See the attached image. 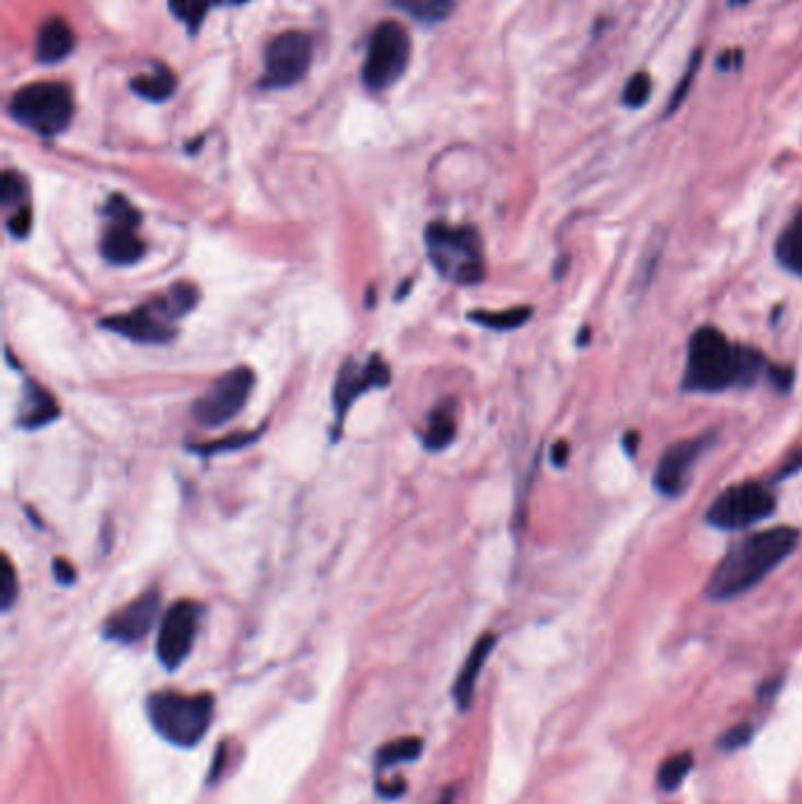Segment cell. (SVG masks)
I'll return each instance as SVG.
<instances>
[{"instance_id":"cell-1","label":"cell","mask_w":802,"mask_h":804,"mask_svg":"<svg viewBox=\"0 0 802 804\" xmlns=\"http://www.w3.org/2000/svg\"><path fill=\"white\" fill-rule=\"evenodd\" d=\"M798 541L800 532L793 527H772L744 536L716 567L706 583V595L720 603L756 589L793 554Z\"/></svg>"},{"instance_id":"cell-2","label":"cell","mask_w":802,"mask_h":804,"mask_svg":"<svg viewBox=\"0 0 802 804\" xmlns=\"http://www.w3.org/2000/svg\"><path fill=\"white\" fill-rule=\"evenodd\" d=\"M765 368V358L736 346L716 327H699L689 339L685 388L720 393L732 386H751Z\"/></svg>"},{"instance_id":"cell-3","label":"cell","mask_w":802,"mask_h":804,"mask_svg":"<svg viewBox=\"0 0 802 804\" xmlns=\"http://www.w3.org/2000/svg\"><path fill=\"white\" fill-rule=\"evenodd\" d=\"M200 292L191 282H175L163 294L128 313L104 318L102 327L135 343L161 346L177 337V323L198 304Z\"/></svg>"},{"instance_id":"cell-4","label":"cell","mask_w":802,"mask_h":804,"mask_svg":"<svg viewBox=\"0 0 802 804\" xmlns=\"http://www.w3.org/2000/svg\"><path fill=\"white\" fill-rule=\"evenodd\" d=\"M423 241L435 271L454 286H478L485 278L483 241L474 226L433 222Z\"/></svg>"},{"instance_id":"cell-5","label":"cell","mask_w":802,"mask_h":804,"mask_svg":"<svg viewBox=\"0 0 802 804\" xmlns=\"http://www.w3.org/2000/svg\"><path fill=\"white\" fill-rule=\"evenodd\" d=\"M214 715L212 694L159 691L149 699V720L165 741L179 748L198 746Z\"/></svg>"},{"instance_id":"cell-6","label":"cell","mask_w":802,"mask_h":804,"mask_svg":"<svg viewBox=\"0 0 802 804\" xmlns=\"http://www.w3.org/2000/svg\"><path fill=\"white\" fill-rule=\"evenodd\" d=\"M10 116L40 137H57L73 120V97L65 83H34L10 100Z\"/></svg>"},{"instance_id":"cell-7","label":"cell","mask_w":802,"mask_h":804,"mask_svg":"<svg viewBox=\"0 0 802 804\" xmlns=\"http://www.w3.org/2000/svg\"><path fill=\"white\" fill-rule=\"evenodd\" d=\"M410 36L398 22H382L370 38L363 65V83L372 92H384L396 85L410 65Z\"/></svg>"},{"instance_id":"cell-8","label":"cell","mask_w":802,"mask_h":804,"mask_svg":"<svg viewBox=\"0 0 802 804\" xmlns=\"http://www.w3.org/2000/svg\"><path fill=\"white\" fill-rule=\"evenodd\" d=\"M775 509L777 501L767 487H763L760 482H744L718 494L711 509L706 511V520L718 529L739 532L769 517Z\"/></svg>"},{"instance_id":"cell-9","label":"cell","mask_w":802,"mask_h":804,"mask_svg":"<svg viewBox=\"0 0 802 804\" xmlns=\"http://www.w3.org/2000/svg\"><path fill=\"white\" fill-rule=\"evenodd\" d=\"M255 388V372L249 368H235L202 393L194 403V421L202 429H219L243 412V407Z\"/></svg>"},{"instance_id":"cell-10","label":"cell","mask_w":802,"mask_h":804,"mask_svg":"<svg viewBox=\"0 0 802 804\" xmlns=\"http://www.w3.org/2000/svg\"><path fill=\"white\" fill-rule=\"evenodd\" d=\"M104 217H106V229L100 241L102 257L114 266L137 264L141 257L147 255V243L141 241V235H139L141 214L137 212L135 205L128 198L116 194L108 198L106 208H104Z\"/></svg>"},{"instance_id":"cell-11","label":"cell","mask_w":802,"mask_h":804,"mask_svg":"<svg viewBox=\"0 0 802 804\" xmlns=\"http://www.w3.org/2000/svg\"><path fill=\"white\" fill-rule=\"evenodd\" d=\"M313 40L302 31H288L266 45L264 88H290L302 81L311 67Z\"/></svg>"},{"instance_id":"cell-12","label":"cell","mask_w":802,"mask_h":804,"mask_svg":"<svg viewBox=\"0 0 802 804\" xmlns=\"http://www.w3.org/2000/svg\"><path fill=\"white\" fill-rule=\"evenodd\" d=\"M200 617L202 607L191 601H179L165 611L159 628V640H155V654H159L161 664L167 671L179 668L186 656L191 654Z\"/></svg>"},{"instance_id":"cell-13","label":"cell","mask_w":802,"mask_h":804,"mask_svg":"<svg viewBox=\"0 0 802 804\" xmlns=\"http://www.w3.org/2000/svg\"><path fill=\"white\" fill-rule=\"evenodd\" d=\"M391 384V370L382 356H370L368 360H349L339 370L335 382V423L337 429L344 426L346 415L351 405L374 388H386Z\"/></svg>"},{"instance_id":"cell-14","label":"cell","mask_w":802,"mask_h":804,"mask_svg":"<svg viewBox=\"0 0 802 804\" xmlns=\"http://www.w3.org/2000/svg\"><path fill=\"white\" fill-rule=\"evenodd\" d=\"M713 443V433H701L697 438H685L681 443L664 450L662 459L654 470V487L659 494L669 499H678L687 492L701 454Z\"/></svg>"},{"instance_id":"cell-15","label":"cell","mask_w":802,"mask_h":804,"mask_svg":"<svg viewBox=\"0 0 802 804\" xmlns=\"http://www.w3.org/2000/svg\"><path fill=\"white\" fill-rule=\"evenodd\" d=\"M159 611H161L159 591L141 593L137 601L118 609L114 617H108V621L104 624V638L123 644L144 640L151 633L155 619H159Z\"/></svg>"},{"instance_id":"cell-16","label":"cell","mask_w":802,"mask_h":804,"mask_svg":"<svg viewBox=\"0 0 802 804\" xmlns=\"http://www.w3.org/2000/svg\"><path fill=\"white\" fill-rule=\"evenodd\" d=\"M59 417V405L53 393L36 382H26L22 391V403L18 412V426L26 431L43 429Z\"/></svg>"},{"instance_id":"cell-17","label":"cell","mask_w":802,"mask_h":804,"mask_svg":"<svg viewBox=\"0 0 802 804\" xmlns=\"http://www.w3.org/2000/svg\"><path fill=\"white\" fill-rule=\"evenodd\" d=\"M495 644H497V638H495V636H483V638L474 644V650H470V654H468V659H466V664L462 666L460 677H457V683H454V689H452L454 701H457L460 711H466V708L470 706V701H474V694H476V685H478L480 671H483V666H485L487 656L492 654Z\"/></svg>"},{"instance_id":"cell-18","label":"cell","mask_w":802,"mask_h":804,"mask_svg":"<svg viewBox=\"0 0 802 804\" xmlns=\"http://www.w3.org/2000/svg\"><path fill=\"white\" fill-rule=\"evenodd\" d=\"M73 45H75L73 28L61 18H53L38 28L36 57L43 65H57V61L71 55Z\"/></svg>"},{"instance_id":"cell-19","label":"cell","mask_w":802,"mask_h":804,"mask_svg":"<svg viewBox=\"0 0 802 804\" xmlns=\"http://www.w3.org/2000/svg\"><path fill=\"white\" fill-rule=\"evenodd\" d=\"M454 435H457V417H454V405L452 403L438 405L429 415L427 431H423V445H427V450L440 452L452 443Z\"/></svg>"},{"instance_id":"cell-20","label":"cell","mask_w":802,"mask_h":804,"mask_svg":"<svg viewBox=\"0 0 802 804\" xmlns=\"http://www.w3.org/2000/svg\"><path fill=\"white\" fill-rule=\"evenodd\" d=\"M175 88H177L175 73H172L167 67H161V65L155 67L153 73L137 75L132 81V90L139 94V97H144L149 102L170 100L172 94H175Z\"/></svg>"},{"instance_id":"cell-21","label":"cell","mask_w":802,"mask_h":804,"mask_svg":"<svg viewBox=\"0 0 802 804\" xmlns=\"http://www.w3.org/2000/svg\"><path fill=\"white\" fill-rule=\"evenodd\" d=\"M777 259L791 273H802V212L786 226L777 243Z\"/></svg>"},{"instance_id":"cell-22","label":"cell","mask_w":802,"mask_h":804,"mask_svg":"<svg viewBox=\"0 0 802 804\" xmlns=\"http://www.w3.org/2000/svg\"><path fill=\"white\" fill-rule=\"evenodd\" d=\"M470 321L487 327V329H515L525 325L532 318V308L530 306H515L509 311L501 313H490V311H476L468 315Z\"/></svg>"},{"instance_id":"cell-23","label":"cell","mask_w":802,"mask_h":804,"mask_svg":"<svg viewBox=\"0 0 802 804\" xmlns=\"http://www.w3.org/2000/svg\"><path fill=\"white\" fill-rule=\"evenodd\" d=\"M691 765H695V758H691L689 750L671 755L669 760H664L662 767H659V774H656V781H659V785H662V791H666V793L678 791L681 783L687 779V774L691 771Z\"/></svg>"},{"instance_id":"cell-24","label":"cell","mask_w":802,"mask_h":804,"mask_svg":"<svg viewBox=\"0 0 802 804\" xmlns=\"http://www.w3.org/2000/svg\"><path fill=\"white\" fill-rule=\"evenodd\" d=\"M407 14L419 22H443L454 10V0H393Z\"/></svg>"},{"instance_id":"cell-25","label":"cell","mask_w":802,"mask_h":804,"mask_svg":"<svg viewBox=\"0 0 802 804\" xmlns=\"http://www.w3.org/2000/svg\"><path fill=\"white\" fill-rule=\"evenodd\" d=\"M421 753V738H415V736H405V738H398V741H391V744H386L382 750H380V760H376V765H380V769H386V767H398L403 762H412L419 758Z\"/></svg>"},{"instance_id":"cell-26","label":"cell","mask_w":802,"mask_h":804,"mask_svg":"<svg viewBox=\"0 0 802 804\" xmlns=\"http://www.w3.org/2000/svg\"><path fill=\"white\" fill-rule=\"evenodd\" d=\"M217 3V0H170V10L177 14L179 20L186 22V26L191 28V34L200 28L202 20H206L208 10Z\"/></svg>"},{"instance_id":"cell-27","label":"cell","mask_w":802,"mask_h":804,"mask_svg":"<svg viewBox=\"0 0 802 804\" xmlns=\"http://www.w3.org/2000/svg\"><path fill=\"white\" fill-rule=\"evenodd\" d=\"M26 196H28V186L24 182L22 175H18V172L8 170L3 175V182H0V200H3L5 208H12V205H28L26 202Z\"/></svg>"},{"instance_id":"cell-28","label":"cell","mask_w":802,"mask_h":804,"mask_svg":"<svg viewBox=\"0 0 802 804\" xmlns=\"http://www.w3.org/2000/svg\"><path fill=\"white\" fill-rule=\"evenodd\" d=\"M650 92H652L650 75L644 73V71H640V73H636L631 78V81L626 83L624 94H621V102L626 106H631V108H640V106H644V102L650 100Z\"/></svg>"},{"instance_id":"cell-29","label":"cell","mask_w":802,"mask_h":804,"mask_svg":"<svg viewBox=\"0 0 802 804\" xmlns=\"http://www.w3.org/2000/svg\"><path fill=\"white\" fill-rule=\"evenodd\" d=\"M20 595V581L14 574V567L8 558H3V576H0V605L8 611Z\"/></svg>"},{"instance_id":"cell-30","label":"cell","mask_w":802,"mask_h":804,"mask_svg":"<svg viewBox=\"0 0 802 804\" xmlns=\"http://www.w3.org/2000/svg\"><path fill=\"white\" fill-rule=\"evenodd\" d=\"M31 224H34V217H31V208L28 205H22L20 210H14L12 217L8 219V231L12 238H26Z\"/></svg>"},{"instance_id":"cell-31","label":"cell","mask_w":802,"mask_h":804,"mask_svg":"<svg viewBox=\"0 0 802 804\" xmlns=\"http://www.w3.org/2000/svg\"><path fill=\"white\" fill-rule=\"evenodd\" d=\"M699 53H695V57H691V61H689V69L685 71V75H683V81L678 83V88H675V94H673V100H671V104H669V114H673L675 112V108H678L681 106V102L685 100V94H687V90L691 88V81H695V73H697V67H699Z\"/></svg>"},{"instance_id":"cell-32","label":"cell","mask_w":802,"mask_h":804,"mask_svg":"<svg viewBox=\"0 0 802 804\" xmlns=\"http://www.w3.org/2000/svg\"><path fill=\"white\" fill-rule=\"evenodd\" d=\"M751 738V727L748 724H736V727H732L730 732H725V736L720 738V748L725 750H736L739 746H744L746 741Z\"/></svg>"},{"instance_id":"cell-33","label":"cell","mask_w":802,"mask_h":804,"mask_svg":"<svg viewBox=\"0 0 802 804\" xmlns=\"http://www.w3.org/2000/svg\"><path fill=\"white\" fill-rule=\"evenodd\" d=\"M255 438H257V433H253V435L241 433V435H231L226 440V443H217V445H210V447L202 445V447H196V450L202 452V454H212V452H222V450H235V447H243V445L255 443Z\"/></svg>"},{"instance_id":"cell-34","label":"cell","mask_w":802,"mask_h":804,"mask_svg":"<svg viewBox=\"0 0 802 804\" xmlns=\"http://www.w3.org/2000/svg\"><path fill=\"white\" fill-rule=\"evenodd\" d=\"M793 370L791 368H779V365H775V368H769V382H772L775 384V388L777 391H789L791 388V384H793Z\"/></svg>"},{"instance_id":"cell-35","label":"cell","mask_w":802,"mask_h":804,"mask_svg":"<svg viewBox=\"0 0 802 804\" xmlns=\"http://www.w3.org/2000/svg\"><path fill=\"white\" fill-rule=\"evenodd\" d=\"M55 579L61 583V586H71V583L75 581V570L67 562V560H55Z\"/></svg>"},{"instance_id":"cell-36","label":"cell","mask_w":802,"mask_h":804,"mask_svg":"<svg viewBox=\"0 0 802 804\" xmlns=\"http://www.w3.org/2000/svg\"><path fill=\"white\" fill-rule=\"evenodd\" d=\"M568 452H570L568 443H556L554 452H550V456H554V464L556 466H562L565 462H568Z\"/></svg>"},{"instance_id":"cell-37","label":"cell","mask_w":802,"mask_h":804,"mask_svg":"<svg viewBox=\"0 0 802 804\" xmlns=\"http://www.w3.org/2000/svg\"><path fill=\"white\" fill-rule=\"evenodd\" d=\"M626 450H628V454H636V447H638V435L636 433H626Z\"/></svg>"},{"instance_id":"cell-38","label":"cell","mask_w":802,"mask_h":804,"mask_svg":"<svg viewBox=\"0 0 802 804\" xmlns=\"http://www.w3.org/2000/svg\"><path fill=\"white\" fill-rule=\"evenodd\" d=\"M452 797H454V793H445L443 797H440L438 804H452Z\"/></svg>"},{"instance_id":"cell-39","label":"cell","mask_w":802,"mask_h":804,"mask_svg":"<svg viewBox=\"0 0 802 804\" xmlns=\"http://www.w3.org/2000/svg\"><path fill=\"white\" fill-rule=\"evenodd\" d=\"M231 3H247V0H231Z\"/></svg>"},{"instance_id":"cell-40","label":"cell","mask_w":802,"mask_h":804,"mask_svg":"<svg viewBox=\"0 0 802 804\" xmlns=\"http://www.w3.org/2000/svg\"><path fill=\"white\" fill-rule=\"evenodd\" d=\"M734 3H748V0H734Z\"/></svg>"}]
</instances>
